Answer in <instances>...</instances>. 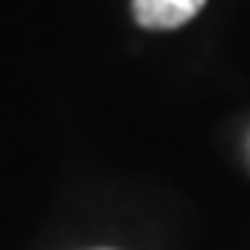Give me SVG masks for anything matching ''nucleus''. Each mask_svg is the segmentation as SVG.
<instances>
[{
	"label": "nucleus",
	"instance_id": "nucleus-1",
	"mask_svg": "<svg viewBox=\"0 0 250 250\" xmlns=\"http://www.w3.org/2000/svg\"><path fill=\"white\" fill-rule=\"evenodd\" d=\"M208 0H133V20L143 29H176L202 13Z\"/></svg>",
	"mask_w": 250,
	"mask_h": 250
}]
</instances>
